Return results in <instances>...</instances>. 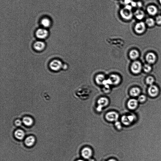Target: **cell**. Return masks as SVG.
Wrapping results in <instances>:
<instances>
[{
	"instance_id": "16",
	"label": "cell",
	"mask_w": 161,
	"mask_h": 161,
	"mask_svg": "<svg viewBox=\"0 0 161 161\" xmlns=\"http://www.w3.org/2000/svg\"><path fill=\"white\" fill-rule=\"evenodd\" d=\"M147 11L149 14L152 16L155 15L157 12V8L153 5H150L147 8Z\"/></svg>"
},
{
	"instance_id": "26",
	"label": "cell",
	"mask_w": 161,
	"mask_h": 161,
	"mask_svg": "<svg viewBox=\"0 0 161 161\" xmlns=\"http://www.w3.org/2000/svg\"><path fill=\"white\" fill-rule=\"evenodd\" d=\"M151 67L148 64H146L144 67V71L146 73H149L151 71Z\"/></svg>"
},
{
	"instance_id": "2",
	"label": "cell",
	"mask_w": 161,
	"mask_h": 161,
	"mask_svg": "<svg viewBox=\"0 0 161 161\" xmlns=\"http://www.w3.org/2000/svg\"><path fill=\"white\" fill-rule=\"evenodd\" d=\"M109 103V101L107 98L101 97L98 100V106L96 110L98 112L101 111L103 107L107 106Z\"/></svg>"
},
{
	"instance_id": "30",
	"label": "cell",
	"mask_w": 161,
	"mask_h": 161,
	"mask_svg": "<svg viewBox=\"0 0 161 161\" xmlns=\"http://www.w3.org/2000/svg\"><path fill=\"white\" fill-rule=\"evenodd\" d=\"M22 121L19 120H16L15 121V124L16 126H21V124H22Z\"/></svg>"
},
{
	"instance_id": "12",
	"label": "cell",
	"mask_w": 161,
	"mask_h": 161,
	"mask_svg": "<svg viewBox=\"0 0 161 161\" xmlns=\"http://www.w3.org/2000/svg\"><path fill=\"white\" fill-rule=\"evenodd\" d=\"M146 60L149 64H153L157 60L156 56L153 53L150 52L148 53L146 57Z\"/></svg>"
},
{
	"instance_id": "24",
	"label": "cell",
	"mask_w": 161,
	"mask_h": 161,
	"mask_svg": "<svg viewBox=\"0 0 161 161\" xmlns=\"http://www.w3.org/2000/svg\"><path fill=\"white\" fill-rule=\"evenodd\" d=\"M146 23L149 27H152L155 24V21L151 18H148L146 20Z\"/></svg>"
},
{
	"instance_id": "20",
	"label": "cell",
	"mask_w": 161,
	"mask_h": 161,
	"mask_svg": "<svg viewBox=\"0 0 161 161\" xmlns=\"http://www.w3.org/2000/svg\"><path fill=\"white\" fill-rule=\"evenodd\" d=\"M134 15L136 18L141 20L144 17V11L141 10H138L135 12Z\"/></svg>"
},
{
	"instance_id": "13",
	"label": "cell",
	"mask_w": 161,
	"mask_h": 161,
	"mask_svg": "<svg viewBox=\"0 0 161 161\" xmlns=\"http://www.w3.org/2000/svg\"><path fill=\"white\" fill-rule=\"evenodd\" d=\"M45 43L43 42L37 41L35 42L34 44V49L37 51H42L45 47Z\"/></svg>"
},
{
	"instance_id": "27",
	"label": "cell",
	"mask_w": 161,
	"mask_h": 161,
	"mask_svg": "<svg viewBox=\"0 0 161 161\" xmlns=\"http://www.w3.org/2000/svg\"><path fill=\"white\" fill-rule=\"evenodd\" d=\"M139 101L140 102H143L145 101L146 100V97L144 95H142L139 96Z\"/></svg>"
},
{
	"instance_id": "18",
	"label": "cell",
	"mask_w": 161,
	"mask_h": 161,
	"mask_svg": "<svg viewBox=\"0 0 161 161\" xmlns=\"http://www.w3.org/2000/svg\"><path fill=\"white\" fill-rule=\"evenodd\" d=\"M15 137L19 140H22L24 138L25 133L23 131L20 129L16 130L14 133Z\"/></svg>"
},
{
	"instance_id": "7",
	"label": "cell",
	"mask_w": 161,
	"mask_h": 161,
	"mask_svg": "<svg viewBox=\"0 0 161 161\" xmlns=\"http://www.w3.org/2000/svg\"><path fill=\"white\" fill-rule=\"evenodd\" d=\"M135 119V116L132 115L129 116H124L121 117V121L122 123L125 125L128 126L131 124Z\"/></svg>"
},
{
	"instance_id": "21",
	"label": "cell",
	"mask_w": 161,
	"mask_h": 161,
	"mask_svg": "<svg viewBox=\"0 0 161 161\" xmlns=\"http://www.w3.org/2000/svg\"><path fill=\"white\" fill-rule=\"evenodd\" d=\"M129 56L132 60H135L138 58L139 56V53L137 50H131L129 53Z\"/></svg>"
},
{
	"instance_id": "8",
	"label": "cell",
	"mask_w": 161,
	"mask_h": 161,
	"mask_svg": "<svg viewBox=\"0 0 161 161\" xmlns=\"http://www.w3.org/2000/svg\"><path fill=\"white\" fill-rule=\"evenodd\" d=\"M134 29L135 32L137 33L142 34L144 32L146 29L145 25L143 22L138 23L136 25Z\"/></svg>"
},
{
	"instance_id": "6",
	"label": "cell",
	"mask_w": 161,
	"mask_h": 161,
	"mask_svg": "<svg viewBox=\"0 0 161 161\" xmlns=\"http://www.w3.org/2000/svg\"><path fill=\"white\" fill-rule=\"evenodd\" d=\"M106 118L107 120L110 121H117L119 115L117 113L114 111L110 112L107 113Z\"/></svg>"
},
{
	"instance_id": "23",
	"label": "cell",
	"mask_w": 161,
	"mask_h": 161,
	"mask_svg": "<svg viewBox=\"0 0 161 161\" xmlns=\"http://www.w3.org/2000/svg\"><path fill=\"white\" fill-rule=\"evenodd\" d=\"M105 80L106 79L104 75L101 74L97 75L95 79L96 83L100 85H103Z\"/></svg>"
},
{
	"instance_id": "14",
	"label": "cell",
	"mask_w": 161,
	"mask_h": 161,
	"mask_svg": "<svg viewBox=\"0 0 161 161\" xmlns=\"http://www.w3.org/2000/svg\"><path fill=\"white\" fill-rule=\"evenodd\" d=\"M138 105V101L135 99L130 100L127 103L128 108L130 110H134L137 108Z\"/></svg>"
},
{
	"instance_id": "4",
	"label": "cell",
	"mask_w": 161,
	"mask_h": 161,
	"mask_svg": "<svg viewBox=\"0 0 161 161\" xmlns=\"http://www.w3.org/2000/svg\"><path fill=\"white\" fill-rule=\"evenodd\" d=\"M142 69V65L140 62L136 61L132 63L131 66V71L134 74H137L140 73Z\"/></svg>"
},
{
	"instance_id": "25",
	"label": "cell",
	"mask_w": 161,
	"mask_h": 161,
	"mask_svg": "<svg viewBox=\"0 0 161 161\" xmlns=\"http://www.w3.org/2000/svg\"><path fill=\"white\" fill-rule=\"evenodd\" d=\"M154 82V78L151 76L148 77L146 79V83L147 84L150 85H152Z\"/></svg>"
},
{
	"instance_id": "19",
	"label": "cell",
	"mask_w": 161,
	"mask_h": 161,
	"mask_svg": "<svg viewBox=\"0 0 161 161\" xmlns=\"http://www.w3.org/2000/svg\"><path fill=\"white\" fill-rule=\"evenodd\" d=\"M23 122L27 126H32L33 124V120L32 118L29 117H25L23 118Z\"/></svg>"
},
{
	"instance_id": "36",
	"label": "cell",
	"mask_w": 161,
	"mask_h": 161,
	"mask_svg": "<svg viewBox=\"0 0 161 161\" xmlns=\"http://www.w3.org/2000/svg\"><path fill=\"white\" fill-rule=\"evenodd\" d=\"M159 2L160 3V4H161V0H159Z\"/></svg>"
},
{
	"instance_id": "5",
	"label": "cell",
	"mask_w": 161,
	"mask_h": 161,
	"mask_svg": "<svg viewBox=\"0 0 161 161\" xmlns=\"http://www.w3.org/2000/svg\"><path fill=\"white\" fill-rule=\"evenodd\" d=\"M48 32L46 29L41 28L37 30L36 35L39 39H44L46 38L48 35Z\"/></svg>"
},
{
	"instance_id": "28",
	"label": "cell",
	"mask_w": 161,
	"mask_h": 161,
	"mask_svg": "<svg viewBox=\"0 0 161 161\" xmlns=\"http://www.w3.org/2000/svg\"><path fill=\"white\" fill-rule=\"evenodd\" d=\"M115 126L118 129H121L122 127L121 123L119 121H116L115 123Z\"/></svg>"
},
{
	"instance_id": "10",
	"label": "cell",
	"mask_w": 161,
	"mask_h": 161,
	"mask_svg": "<svg viewBox=\"0 0 161 161\" xmlns=\"http://www.w3.org/2000/svg\"><path fill=\"white\" fill-rule=\"evenodd\" d=\"M81 154L84 158L87 159H89L92 155V151L89 148L85 147L82 149Z\"/></svg>"
},
{
	"instance_id": "33",
	"label": "cell",
	"mask_w": 161,
	"mask_h": 161,
	"mask_svg": "<svg viewBox=\"0 0 161 161\" xmlns=\"http://www.w3.org/2000/svg\"><path fill=\"white\" fill-rule=\"evenodd\" d=\"M107 161H116V160H115V159H110V160H108Z\"/></svg>"
},
{
	"instance_id": "31",
	"label": "cell",
	"mask_w": 161,
	"mask_h": 161,
	"mask_svg": "<svg viewBox=\"0 0 161 161\" xmlns=\"http://www.w3.org/2000/svg\"><path fill=\"white\" fill-rule=\"evenodd\" d=\"M131 3H132V6H134V7L137 5V3L134 2H132Z\"/></svg>"
},
{
	"instance_id": "34",
	"label": "cell",
	"mask_w": 161,
	"mask_h": 161,
	"mask_svg": "<svg viewBox=\"0 0 161 161\" xmlns=\"http://www.w3.org/2000/svg\"><path fill=\"white\" fill-rule=\"evenodd\" d=\"M88 161H95L94 159H89V160H88Z\"/></svg>"
},
{
	"instance_id": "32",
	"label": "cell",
	"mask_w": 161,
	"mask_h": 161,
	"mask_svg": "<svg viewBox=\"0 0 161 161\" xmlns=\"http://www.w3.org/2000/svg\"><path fill=\"white\" fill-rule=\"evenodd\" d=\"M137 5L139 7H141V6H142V3H141V2H138L137 3Z\"/></svg>"
},
{
	"instance_id": "22",
	"label": "cell",
	"mask_w": 161,
	"mask_h": 161,
	"mask_svg": "<svg viewBox=\"0 0 161 161\" xmlns=\"http://www.w3.org/2000/svg\"><path fill=\"white\" fill-rule=\"evenodd\" d=\"M140 93V89L137 87H134L131 89L130 92L131 96L132 97H137L138 96Z\"/></svg>"
},
{
	"instance_id": "17",
	"label": "cell",
	"mask_w": 161,
	"mask_h": 161,
	"mask_svg": "<svg viewBox=\"0 0 161 161\" xmlns=\"http://www.w3.org/2000/svg\"><path fill=\"white\" fill-rule=\"evenodd\" d=\"M41 24L44 28H47L51 25V21L48 18H44L42 19L41 22Z\"/></svg>"
},
{
	"instance_id": "11",
	"label": "cell",
	"mask_w": 161,
	"mask_h": 161,
	"mask_svg": "<svg viewBox=\"0 0 161 161\" xmlns=\"http://www.w3.org/2000/svg\"><path fill=\"white\" fill-rule=\"evenodd\" d=\"M109 79L111 80L112 85H117L121 82L120 77L119 75L115 74L110 75Z\"/></svg>"
},
{
	"instance_id": "3",
	"label": "cell",
	"mask_w": 161,
	"mask_h": 161,
	"mask_svg": "<svg viewBox=\"0 0 161 161\" xmlns=\"http://www.w3.org/2000/svg\"><path fill=\"white\" fill-rule=\"evenodd\" d=\"M50 68L52 70L55 71H58L60 70L62 66L61 61L58 60H53L50 64Z\"/></svg>"
},
{
	"instance_id": "15",
	"label": "cell",
	"mask_w": 161,
	"mask_h": 161,
	"mask_svg": "<svg viewBox=\"0 0 161 161\" xmlns=\"http://www.w3.org/2000/svg\"><path fill=\"white\" fill-rule=\"evenodd\" d=\"M35 139L34 136H31L26 138L25 143L27 146L31 147L34 145L35 143Z\"/></svg>"
},
{
	"instance_id": "1",
	"label": "cell",
	"mask_w": 161,
	"mask_h": 161,
	"mask_svg": "<svg viewBox=\"0 0 161 161\" xmlns=\"http://www.w3.org/2000/svg\"><path fill=\"white\" fill-rule=\"evenodd\" d=\"M131 6L128 5L121 10L120 13L123 18L126 20H129L132 18L133 14L131 11Z\"/></svg>"
},
{
	"instance_id": "9",
	"label": "cell",
	"mask_w": 161,
	"mask_h": 161,
	"mask_svg": "<svg viewBox=\"0 0 161 161\" xmlns=\"http://www.w3.org/2000/svg\"><path fill=\"white\" fill-rule=\"evenodd\" d=\"M148 92L150 96L152 97H155L158 94L159 89L155 85H150L148 90Z\"/></svg>"
},
{
	"instance_id": "29",
	"label": "cell",
	"mask_w": 161,
	"mask_h": 161,
	"mask_svg": "<svg viewBox=\"0 0 161 161\" xmlns=\"http://www.w3.org/2000/svg\"><path fill=\"white\" fill-rule=\"evenodd\" d=\"M155 21L157 24L161 25V16H157L156 18Z\"/></svg>"
},
{
	"instance_id": "35",
	"label": "cell",
	"mask_w": 161,
	"mask_h": 161,
	"mask_svg": "<svg viewBox=\"0 0 161 161\" xmlns=\"http://www.w3.org/2000/svg\"><path fill=\"white\" fill-rule=\"evenodd\" d=\"M77 161H84L83 160H77Z\"/></svg>"
}]
</instances>
